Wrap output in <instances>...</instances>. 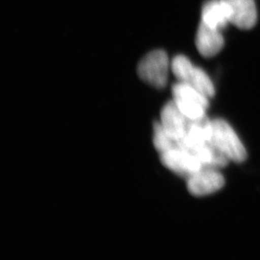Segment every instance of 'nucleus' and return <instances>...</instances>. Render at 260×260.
<instances>
[{
  "instance_id": "obj_10",
  "label": "nucleus",
  "mask_w": 260,
  "mask_h": 260,
  "mask_svg": "<svg viewBox=\"0 0 260 260\" xmlns=\"http://www.w3.org/2000/svg\"><path fill=\"white\" fill-rule=\"evenodd\" d=\"M202 22L211 27L222 29L230 23L229 12L222 0H208L202 10Z\"/></svg>"
},
{
  "instance_id": "obj_7",
  "label": "nucleus",
  "mask_w": 260,
  "mask_h": 260,
  "mask_svg": "<svg viewBox=\"0 0 260 260\" xmlns=\"http://www.w3.org/2000/svg\"><path fill=\"white\" fill-rule=\"evenodd\" d=\"M229 12L230 23L242 29L253 28L257 22L254 0H222Z\"/></svg>"
},
{
  "instance_id": "obj_5",
  "label": "nucleus",
  "mask_w": 260,
  "mask_h": 260,
  "mask_svg": "<svg viewBox=\"0 0 260 260\" xmlns=\"http://www.w3.org/2000/svg\"><path fill=\"white\" fill-rule=\"evenodd\" d=\"M160 160L168 170L182 178H189L203 168L202 162L191 152L176 147L160 153Z\"/></svg>"
},
{
  "instance_id": "obj_9",
  "label": "nucleus",
  "mask_w": 260,
  "mask_h": 260,
  "mask_svg": "<svg viewBox=\"0 0 260 260\" xmlns=\"http://www.w3.org/2000/svg\"><path fill=\"white\" fill-rule=\"evenodd\" d=\"M221 29L200 23L196 36V46L200 54L211 57L218 54L224 47V38Z\"/></svg>"
},
{
  "instance_id": "obj_8",
  "label": "nucleus",
  "mask_w": 260,
  "mask_h": 260,
  "mask_svg": "<svg viewBox=\"0 0 260 260\" xmlns=\"http://www.w3.org/2000/svg\"><path fill=\"white\" fill-rule=\"evenodd\" d=\"M189 120L179 111L174 101H169L160 114V124L174 141L181 140L186 134Z\"/></svg>"
},
{
  "instance_id": "obj_2",
  "label": "nucleus",
  "mask_w": 260,
  "mask_h": 260,
  "mask_svg": "<svg viewBox=\"0 0 260 260\" xmlns=\"http://www.w3.org/2000/svg\"><path fill=\"white\" fill-rule=\"evenodd\" d=\"M173 101L188 119L197 120L206 116L209 98L197 88L178 81L172 86Z\"/></svg>"
},
{
  "instance_id": "obj_4",
  "label": "nucleus",
  "mask_w": 260,
  "mask_h": 260,
  "mask_svg": "<svg viewBox=\"0 0 260 260\" xmlns=\"http://www.w3.org/2000/svg\"><path fill=\"white\" fill-rule=\"evenodd\" d=\"M171 71L178 81L190 84L208 98L215 95V87L208 74L199 67L194 66L184 55H178L173 58Z\"/></svg>"
},
{
  "instance_id": "obj_3",
  "label": "nucleus",
  "mask_w": 260,
  "mask_h": 260,
  "mask_svg": "<svg viewBox=\"0 0 260 260\" xmlns=\"http://www.w3.org/2000/svg\"><path fill=\"white\" fill-rule=\"evenodd\" d=\"M171 62L164 50H155L147 53L138 63V74L141 80L156 88L167 85Z\"/></svg>"
},
{
  "instance_id": "obj_6",
  "label": "nucleus",
  "mask_w": 260,
  "mask_h": 260,
  "mask_svg": "<svg viewBox=\"0 0 260 260\" xmlns=\"http://www.w3.org/2000/svg\"><path fill=\"white\" fill-rule=\"evenodd\" d=\"M225 185V178L217 169L202 168L186 179L189 194L197 197H206L219 191Z\"/></svg>"
},
{
  "instance_id": "obj_1",
  "label": "nucleus",
  "mask_w": 260,
  "mask_h": 260,
  "mask_svg": "<svg viewBox=\"0 0 260 260\" xmlns=\"http://www.w3.org/2000/svg\"><path fill=\"white\" fill-rule=\"evenodd\" d=\"M210 142L230 161L241 164L247 159L248 155L244 145L232 125L223 119L211 120Z\"/></svg>"
},
{
  "instance_id": "obj_11",
  "label": "nucleus",
  "mask_w": 260,
  "mask_h": 260,
  "mask_svg": "<svg viewBox=\"0 0 260 260\" xmlns=\"http://www.w3.org/2000/svg\"><path fill=\"white\" fill-rule=\"evenodd\" d=\"M153 144L159 153L176 147V141L165 132L159 121L155 122L153 125Z\"/></svg>"
}]
</instances>
